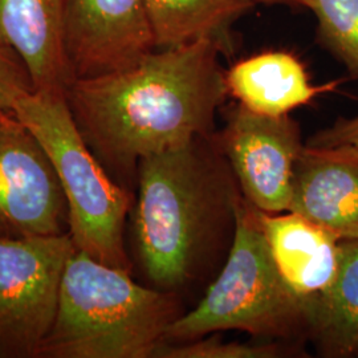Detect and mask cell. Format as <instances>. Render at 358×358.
<instances>
[{
  "mask_svg": "<svg viewBox=\"0 0 358 358\" xmlns=\"http://www.w3.org/2000/svg\"><path fill=\"white\" fill-rule=\"evenodd\" d=\"M64 7L75 78L127 68L157 50L146 0H64Z\"/></svg>",
  "mask_w": 358,
  "mask_h": 358,
  "instance_id": "9",
  "label": "cell"
},
{
  "mask_svg": "<svg viewBox=\"0 0 358 358\" xmlns=\"http://www.w3.org/2000/svg\"><path fill=\"white\" fill-rule=\"evenodd\" d=\"M48 155L64 194L68 232L77 251L131 272L124 232L130 192L115 183L90 150L65 92L31 90L13 109Z\"/></svg>",
  "mask_w": 358,
  "mask_h": 358,
  "instance_id": "5",
  "label": "cell"
},
{
  "mask_svg": "<svg viewBox=\"0 0 358 358\" xmlns=\"http://www.w3.org/2000/svg\"><path fill=\"white\" fill-rule=\"evenodd\" d=\"M317 43L358 80V0H310Z\"/></svg>",
  "mask_w": 358,
  "mask_h": 358,
  "instance_id": "16",
  "label": "cell"
},
{
  "mask_svg": "<svg viewBox=\"0 0 358 358\" xmlns=\"http://www.w3.org/2000/svg\"><path fill=\"white\" fill-rule=\"evenodd\" d=\"M356 357H358V353H357V356H356Z\"/></svg>",
  "mask_w": 358,
  "mask_h": 358,
  "instance_id": "21",
  "label": "cell"
},
{
  "mask_svg": "<svg viewBox=\"0 0 358 358\" xmlns=\"http://www.w3.org/2000/svg\"><path fill=\"white\" fill-rule=\"evenodd\" d=\"M0 45L26 65L34 90L65 92L75 78L65 44L64 0H0Z\"/></svg>",
  "mask_w": 358,
  "mask_h": 358,
  "instance_id": "11",
  "label": "cell"
},
{
  "mask_svg": "<svg viewBox=\"0 0 358 358\" xmlns=\"http://www.w3.org/2000/svg\"><path fill=\"white\" fill-rule=\"evenodd\" d=\"M291 350L275 341L224 343L220 336L199 337L183 343H162L154 353L158 358H280Z\"/></svg>",
  "mask_w": 358,
  "mask_h": 358,
  "instance_id": "17",
  "label": "cell"
},
{
  "mask_svg": "<svg viewBox=\"0 0 358 358\" xmlns=\"http://www.w3.org/2000/svg\"><path fill=\"white\" fill-rule=\"evenodd\" d=\"M307 145L319 148L346 145L358 149V115L350 118H338L331 127L315 133L308 140Z\"/></svg>",
  "mask_w": 358,
  "mask_h": 358,
  "instance_id": "19",
  "label": "cell"
},
{
  "mask_svg": "<svg viewBox=\"0 0 358 358\" xmlns=\"http://www.w3.org/2000/svg\"><path fill=\"white\" fill-rule=\"evenodd\" d=\"M308 338L322 357L357 356L358 239L340 241L336 276L312 299Z\"/></svg>",
  "mask_w": 358,
  "mask_h": 358,
  "instance_id": "14",
  "label": "cell"
},
{
  "mask_svg": "<svg viewBox=\"0 0 358 358\" xmlns=\"http://www.w3.org/2000/svg\"><path fill=\"white\" fill-rule=\"evenodd\" d=\"M288 211L338 241L358 239V149L304 145L294 165Z\"/></svg>",
  "mask_w": 358,
  "mask_h": 358,
  "instance_id": "10",
  "label": "cell"
},
{
  "mask_svg": "<svg viewBox=\"0 0 358 358\" xmlns=\"http://www.w3.org/2000/svg\"><path fill=\"white\" fill-rule=\"evenodd\" d=\"M75 251L69 232L0 236V357H38Z\"/></svg>",
  "mask_w": 358,
  "mask_h": 358,
  "instance_id": "6",
  "label": "cell"
},
{
  "mask_svg": "<svg viewBox=\"0 0 358 358\" xmlns=\"http://www.w3.org/2000/svg\"><path fill=\"white\" fill-rule=\"evenodd\" d=\"M64 194L36 137L13 112H0V236L68 232Z\"/></svg>",
  "mask_w": 358,
  "mask_h": 358,
  "instance_id": "8",
  "label": "cell"
},
{
  "mask_svg": "<svg viewBox=\"0 0 358 358\" xmlns=\"http://www.w3.org/2000/svg\"><path fill=\"white\" fill-rule=\"evenodd\" d=\"M229 97L256 115L282 117L333 92L340 81L316 85L291 52L266 51L236 62L224 72Z\"/></svg>",
  "mask_w": 358,
  "mask_h": 358,
  "instance_id": "12",
  "label": "cell"
},
{
  "mask_svg": "<svg viewBox=\"0 0 358 358\" xmlns=\"http://www.w3.org/2000/svg\"><path fill=\"white\" fill-rule=\"evenodd\" d=\"M256 217L276 267L294 294L315 299L324 292L337 272L340 241L294 211L269 214L256 208Z\"/></svg>",
  "mask_w": 358,
  "mask_h": 358,
  "instance_id": "13",
  "label": "cell"
},
{
  "mask_svg": "<svg viewBox=\"0 0 358 358\" xmlns=\"http://www.w3.org/2000/svg\"><path fill=\"white\" fill-rule=\"evenodd\" d=\"M255 0H146L155 48L211 38L227 51V31Z\"/></svg>",
  "mask_w": 358,
  "mask_h": 358,
  "instance_id": "15",
  "label": "cell"
},
{
  "mask_svg": "<svg viewBox=\"0 0 358 358\" xmlns=\"http://www.w3.org/2000/svg\"><path fill=\"white\" fill-rule=\"evenodd\" d=\"M312 299L284 282L243 195L235 210L230 252L198 306L170 324L164 343H183L211 333L242 331L263 340L309 337Z\"/></svg>",
  "mask_w": 358,
  "mask_h": 358,
  "instance_id": "4",
  "label": "cell"
},
{
  "mask_svg": "<svg viewBox=\"0 0 358 358\" xmlns=\"http://www.w3.org/2000/svg\"><path fill=\"white\" fill-rule=\"evenodd\" d=\"M34 90L32 80L22 60L0 45V112H13L15 103Z\"/></svg>",
  "mask_w": 358,
  "mask_h": 358,
  "instance_id": "18",
  "label": "cell"
},
{
  "mask_svg": "<svg viewBox=\"0 0 358 358\" xmlns=\"http://www.w3.org/2000/svg\"><path fill=\"white\" fill-rule=\"evenodd\" d=\"M130 273L76 250L38 357H154L180 315L178 294L143 287Z\"/></svg>",
  "mask_w": 358,
  "mask_h": 358,
  "instance_id": "3",
  "label": "cell"
},
{
  "mask_svg": "<svg viewBox=\"0 0 358 358\" xmlns=\"http://www.w3.org/2000/svg\"><path fill=\"white\" fill-rule=\"evenodd\" d=\"M256 4L264 6H285L292 8H309L310 0H255Z\"/></svg>",
  "mask_w": 358,
  "mask_h": 358,
  "instance_id": "20",
  "label": "cell"
},
{
  "mask_svg": "<svg viewBox=\"0 0 358 358\" xmlns=\"http://www.w3.org/2000/svg\"><path fill=\"white\" fill-rule=\"evenodd\" d=\"M134 239L154 288L178 294L202 272L242 196L211 138L143 158L137 170Z\"/></svg>",
  "mask_w": 358,
  "mask_h": 358,
  "instance_id": "2",
  "label": "cell"
},
{
  "mask_svg": "<svg viewBox=\"0 0 358 358\" xmlns=\"http://www.w3.org/2000/svg\"><path fill=\"white\" fill-rule=\"evenodd\" d=\"M223 52L217 40L203 38L72 80L65 90L71 112L106 171L131 179L143 158L213 137L229 97Z\"/></svg>",
  "mask_w": 358,
  "mask_h": 358,
  "instance_id": "1",
  "label": "cell"
},
{
  "mask_svg": "<svg viewBox=\"0 0 358 358\" xmlns=\"http://www.w3.org/2000/svg\"><path fill=\"white\" fill-rule=\"evenodd\" d=\"M213 141L247 202L269 214L288 211L294 165L306 145L297 121L289 115H256L236 103Z\"/></svg>",
  "mask_w": 358,
  "mask_h": 358,
  "instance_id": "7",
  "label": "cell"
}]
</instances>
